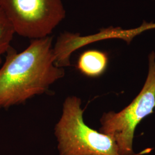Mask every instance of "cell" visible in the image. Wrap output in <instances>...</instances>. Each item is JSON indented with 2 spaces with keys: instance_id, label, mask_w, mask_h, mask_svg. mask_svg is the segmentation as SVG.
<instances>
[{
  "instance_id": "obj_6",
  "label": "cell",
  "mask_w": 155,
  "mask_h": 155,
  "mask_svg": "<svg viewBox=\"0 0 155 155\" xmlns=\"http://www.w3.org/2000/svg\"><path fill=\"white\" fill-rule=\"evenodd\" d=\"M15 33L11 22L0 8V64L2 56L11 47V43Z\"/></svg>"
},
{
  "instance_id": "obj_2",
  "label": "cell",
  "mask_w": 155,
  "mask_h": 155,
  "mask_svg": "<svg viewBox=\"0 0 155 155\" xmlns=\"http://www.w3.org/2000/svg\"><path fill=\"white\" fill-rule=\"evenodd\" d=\"M82 101L76 96L64 100L54 134L60 155H121L114 140L87 126Z\"/></svg>"
},
{
  "instance_id": "obj_5",
  "label": "cell",
  "mask_w": 155,
  "mask_h": 155,
  "mask_svg": "<svg viewBox=\"0 0 155 155\" xmlns=\"http://www.w3.org/2000/svg\"><path fill=\"white\" fill-rule=\"evenodd\" d=\"M108 61V56L105 52L87 50L79 56L77 68L79 72L87 77H98L105 71Z\"/></svg>"
},
{
  "instance_id": "obj_3",
  "label": "cell",
  "mask_w": 155,
  "mask_h": 155,
  "mask_svg": "<svg viewBox=\"0 0 155 155\" xmlns=\"http://www.w3.org/2000/svg\"><path fill=\"white\" fill-rule=\"evenodd\" d=\"M148 73L144 86L134 100L122 110L105 113L100 120V132L110 136L121 155H140L148 153L147 149L136 154L133 150L136 127L155 107V53L148 56Z\"/></svg>"
},
{
  "instance_id": "obj_1",
  "label": "cell",
  "mask_w": 155,
  "mask_h": 155,
  "mask_svg": "<svg viewBox=\"0 0 155 155\" xmlns=\"http://www.w3.org/2000/svg\"><path fill=\"white\" fill-rule=\"evenodd\" d=\"M52 37L32 39L18 53L11 47L0 68V109L24 104L48 91L64 77V68L56 66Z\"/></svg>"
},
{
  "instance_id": "obj_4",
  "label": "cell",
  "mask_w": 155,
  "mask_h": 155,
  "mask_svg": "<svg viewBox=\"0 0 155 155\" xmlns=\"http://www.w3.org/2000/svg\"><path fill=\"white\" fill-rule=\"evenodd\" d=\"M0 8L15 33L31 40L49 36L66 17L61 0H0Z\"/></svg>"
}]
</instances>
